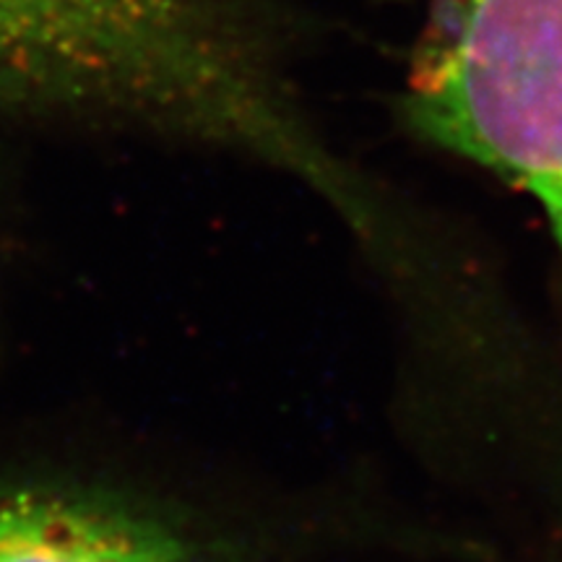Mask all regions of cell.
<instances>
[{"instance_id": "1", "label": "cell", "mask_w": 562, "mask_h": 562, "mask_svg": "<svg viewBox=\"0 0 562 562\" xmlns=\"http://www.w3.org/2000/svg\"><path fill=\"white\" fill-rule=\"evenodd\" d=\"M290 0H0V123L220 151L351 191Z\"/></svg>"}, {"instance_id": "2", "label": "cell", "mask_w": 562, "mask_h": 562, "mask_svg": "<svg viewBox=\"0 0 562 562\" xmlns=\"http://www.w3.org/2000/svg\"><path fill=\"white\" fill-rule=\"evenodd\" d=\"M269 539L146 442H0V562H273Z\"/></svg>"}, {"instance_id": "3", "label": "cell", "mask_w": 562, "mask_h": 562, "mask_svg": "<svg viewBox=\"0 0 562 562\" xmlns=\"http://www.w3.org/2000/svg\"><path fill=\"white\" fill-rule=\"evenodd\" d=\"M11 240V209L3 206V199H0V271L5 266V250H9Z\"/></svg>"}]
</instances>
